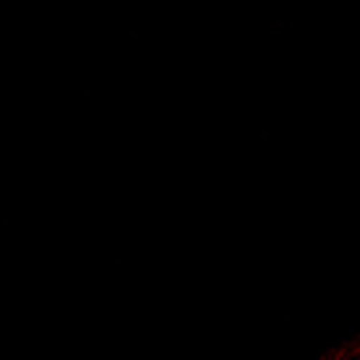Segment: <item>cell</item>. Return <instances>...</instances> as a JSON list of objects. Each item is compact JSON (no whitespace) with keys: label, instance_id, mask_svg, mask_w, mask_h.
Returning <instances> with one entry per match:
<instances>
[]
</instances>
